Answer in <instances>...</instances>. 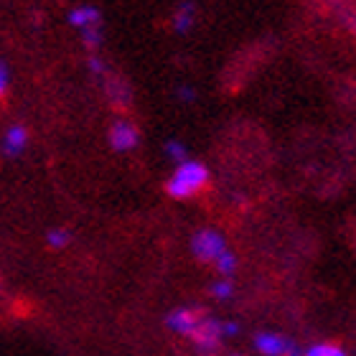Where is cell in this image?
I'll return each instance as SVG.
<instances>
[{
  "mask_svg": "<svg viewBox=\"0 0 356 356\" xmlns=\"http://www.w3.org/2000/svg\"><path fill=\"white\" fill-rule=\"evenodd\" d=\"M227 239L222 232L216 229H201L191 237V252L199 262H211L214 265L224 252H227Z\"/></svg>",
  "mask_w": 356,
  "mask_h": 356,
  "instance_id": "obj_2",
  "label": "cell"
},
{
  "mask_svg": "<svg viewBox=\"0 0 356 356\" xmlns=\"http://www.w3.org/2000/svg\"><path fill=\"white\" fill-rule=\"evenodd\" d=\"M239 334V323L234 321H222V336H237Z\"/></svg>",
  "mask_w": 356,
  "mask_h": 356,
  "instance_id": "obj_19",
  "label": "cell"
},
{
  "mask_svg": "<svg viewBox=\"0 0 356 356\" xmlns=\"http://www.w3.org/2000/svg\"><path fill=\"white\" fill-rule=\"evenodd\" d=\"M201 318H204V316H201V311H196V308H176V311L168 313L165 326L178 336H191L193 328L199 326Z\"/></svg>",
  "mask_w": 356,
  "mask_h": 356,
  "instance_id": "obj_6",
  "label": "cell"
},
{
  "mask_svg": "<svg viewBox=\"0 0 356 356\" xmlns=\"http://www.w3.org/2000/svg\"><path fill=\"white\" fill-rule=\"evenodd\" d=\"M176 95H178L181 102H193V99H196V89L193 87H178Z\"/></svg>",
  "mask_w": 356,
  "mask_h": 356,
  "instance_id": "obj_18",
  "label": "cell"
},
{
  "mask_svg": "<svg viewBox=\"0 0 356 356\" xmlns=\"http://www.w3.org/2000/svg\"><path fill=\"white\" fill-rule=\"evenodd\" d=\"M69 26L84 31V29H102V13L97 6H76L67 15Z\"/></svg>",
  "mask_w": 356,
  "mask_h": 356,
  "instance_id": "obj_8",
  "label": "cell"
},
{
  "mask_svg": "<svg viewBox=\"0 0 356 356\" xmlns=\"http://www.w3.org/2000/svg\"><path fill=\"white\" fill-rule=\"evenodd\" d=\"M69 242H72V232L67 227H54V229L46 232V245L51 250H64Z\"/></svg>",
  "mask_w": 356,
  "mask_h": 356,
  "instance_id": "obj_10",
  "label": "cell"
},
{
  "mask_svg": "<svg viewBox=\"0 0 356 356\" xmlns=\"http://www.w3.org/2000/svg\"><path fill=\"white\" fill-rule=\"evenodd\" d=\"M232 293H234V285H232V280H219L211 285V296L219 298V300H227V298H232Z\"/></svg>",
  "mask_w": 356,
  "mask_h": 356,
  "instance_id": "obj_15",
  "label": "cell"
},
{
  "mask_svg": "<svg viewBox=\"0 0 356 356\" xmlns=\"http://www.w3.org/2000/svg\"><path fill=\"white\" fill-rule=\"evenodd\" d=\"M8 87H10V69L6 61H0V99L8 95Z\"/></svg>",
  "mask_w": 356,
  "mask_h": 356,
  "instance_id": "obj_16",
  "label": "cell"
},
{
  "mask_svg": "<svg viewBox=\"0 0 356 356\" xmlns=\"http://www.w3.org/2000/svg\"><path fill=\"white\" fill-rule=\"evenodd\" d=\"M26 148H29V127L21 125V122H15V125H10L6 133H3L0 150H3V156H8V158H18Z\"/></svg>",
  "mask_w": 356,
  "mask_h": 356,
  "instance_id": "obj_7",
  "label": "cell"
},
{
  "mask_svg": "<svg viewBox=\"0 0 356 356\" xmlns=\"http://www.w3.org/2000/svg\"><path fill=\"white\" fill-rule=\"evenodd\" d=\"M209 186V168L201 161H184L176 165V171L165 181V193L176 201H188L193 196H199Z\"/></svg>",
  "mask_w": 356,
  "mask_h": 356,
  "instance_id": "obj_1",
  "label": "cell"
},
{
  "mask_svg": "<svg viewBox=\"0 0 356 356\" xmlns=\"http://www.w3.org/2000/svg\"><path fill=\"white\" fill-rule=\"evenodd\" d=\"M193 23H196V3H193V0H184V3L176 8V13H173V31L181 33V36H186V33L193 29Z\"/></svg>",
  "mask_w": 356,
  "mask_h": 356,
  "instance_id": "obj_9",
  "label": "cell"
},
{
  "mask_svg": "<svg viewBox=\"0 0 356 356\" xmlns=\"http://www.w3.org/2000/svg\"><path fill=\"white\" fill-rule=\"evenodd\" d=\"M193 343L199 346L204 354H214L216 349H219V343H222V321L216 318H201L199 326L193 328L191 334Z\"/></svg>",
  "mask_w": 356,
  "mask_h": 356,
  "instance_id": "obj_4",
  "label": "cell"
},
{
  "mask_svg": "<svg viewBox=\"0 0 356 356\" xmlns=\"http://www.w3.org/2000/svg\"><path fill=\"white\" fill-rule=\"evenodd\" d=\"M163 153L168 156V161H173V163H184V161H188V148H186L181 140H168L163 145Z\"/></svg>",
  "mask_w": 356,
  "mask_h": 356,
  "instance_id": "obj_11",
  "label": "cell"
},
{
  "mask_svg": "<svg viewBox=\"0 0 356 356\" xmlns=\"http://www.w3.org/2000/svg\"><path fill=\"white\" fill-rule=\"evenodd\" d=\"M214 267L222 273V277H227V280H229L232 275H234V270H237V257H234V252H229V250H227V252H224L222 257L214 262Z\"/></svg>",
  "mask_w": 356,
  "mask_h": 356,
  "instance_id": "obj_12",
  "label": "cell"
},
{
  "mask_svg": "<svg viewBox=\"0 0 356 356\" xmlns=\"http://www.w3.org/2000/svg\"><path fill=\"white\" fill-rule=\"evenodd\" d=\"M110 145L118 153H130L140 145V130L130 120H115L110 125Z\"/></svg>",
  "mask_w": 356,
  "mask_h": 356,
  "instance_id": "obj_3",
  "label": "cell"
},
{
  "mask_svg": "<svg viewBox=\"0 0 356 356\" xmlns=\"http://www.w3.org/2000/svg\"><path fill=\"white\" fill-rule=\"evenodd\" d=\"M82 44L89 51H97L102 46V29H84L82 31Z\"/></svg>",
  "mask_w": 356,
  "mask_h": 356,
  "instance_id": "obj_14",
  "label": "cell"
},
{
  "mask_svg": "<svg viewBox=\"0 0 356 356\" xmlns=\"http://www.w3.org/2000/svg\"><path fill=\"white\" fill-rule=\"evenodd\" d=\"M305 356H349L341 346L336 343H313L311 349L305 351Z\"/></svg>",
  "mask_w": 356,
  "mask_h": 356,
  "instance_id": "obj_13",
  "label": "cell"
},
{
  "mask_svg": "<svg viewBox=\"0 0 356 356\" xmlns=\"http://www.w3.org/2000/svg\"><path fill=\"white\" fill-rule=\"evenodd\" d=\"M87 69L95 76H104V74H107V64H104V61L99 59V56H92V59L87 61Z\"/></svg>",
  "mask_w": 356,
  "mask_h": 356,
  "instance_id": "obj_17",
  "label": "cell"
},
{
  "mask_svg": "<svg viewBox=\"0 0 356 356\" xmlns=\"http://www.w3.org/2000/svg\"><path fill=\"white\" fill-rule=\"evenodd\" d=\"M254 349L262 356H298V346L290 339L280 334H257L254 336Z\"/></svg>",
  "mask_w": 356,
  "mask_h": 356,
  "instance_id": "obj_5",
  "label": "cell"
}]
</instances>
